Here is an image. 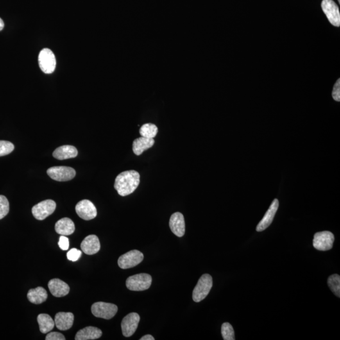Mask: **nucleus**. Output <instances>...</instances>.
Here are the masks:
<instances>
[{
	"label": "nucleus",
	"mask_w": 340,
	"mask_h": 340,
	"mask_svg": "<svg viewBox=\"0 0 340 340\" xmlns=\"http://www.w3.org/2000/svg\"><path fill=\"white\" fill-rule=\"evenodd\" d=\"M140 321L139 315L136 312L127 315L122 319L121 327L125 337H130L136 332Z\"/></svg>",
	"instance_id": "f8f14e48"
},
{
	"label": "nucleus",
	"mask_w": 340,
	"mask_h": 340,
	"mask_svg": "<svg viewBox=\"0 0 340 340\" xmlns=\"http://www.w3.org/2000/svg\"><path fill=\"white\" fill-rule=\"evenodd\" d=\"M48 287L52 295L56 298L66 296L69 292V285L59 278H54L50 280Z\"/></svg>",
	"instance_id": "dca6fc26"
},
{
	"label": "nucleus",
	"mask_w": 340,
	"mask_h": 340,
	"mask_svg": "<svg viewBox=\"0 0 340 340\" xmlns=\"http://www.w3.org/2000/svg\"><path fill=\"white\" fill-rule=\"evenodd\" d=\"M321 8L326 17L328 18L329 22L333 26L339 27L340 26V13L339 7L337 4L333 0H323L321 3Z\"/></svg>",
	"instance_id": "1a4fd4ad"
},
{
	"label": "nucleus",
	"mask_w": 340,
	"mask_h": 340,
	"mask_svg": "<svg viewBox=\"0 0 340 340\" xmlns=\"http://www.w3.org/2000/svg\"><path fill=\"white\" fill-rule=\"evenodd\" d=\"M56 204L53 200H45L34 205L32 209L34 217L38 221L47 218L55 211Z\"/></svg>",
	"instance_id": "0eeeda50"
},
{
	"label": "nucleus",
	"mask_w": 340,
	"mask_h": 340,
	"mask_svg": "<svg viewBox=\"0 0 340 340\" xmlns=\"http://www.w3.org/2000/svg\"><path fill=\"white\" fill-rule=\"evenodd\" d=\"M82 252L76 248H72L67 253L68 259L71 262H76L80 258Z\"/></svg>",
	"instance_id": "c85d7f7f"
},
{
	"label": "nucleus",
	"mask_w": 340,
	"mask_h": 340,
	"mask_svg": "<svg viewBox=\"0 0 340 340\" xmlns=\"http://www.w3.org/2000/svg\"><path fill=\"white\" fill-rule=\"evenodd\" d=\"M53 156L59 160H68V159L74 158L78 155V150L75 147L65 145L59 147L54 151Z\"/></svg>",
	"instance_id": "aec40b11"
},
{
	"label": "nucleus",
	"mask_w": 340,
	"mask_h": 340,
	"mask_svg": "<svg viewBox=\"0 0 340 340\" xmlns=\"http://www.w3.org/2000/svg\"><path fill=\"white\" fill-rule=\"evenodd\" d=\"M10 205L6 197L0 196V219L4 218L8 214Z\"/></svg>",
	"instance_id": "cd10ccee"
},
{
	"label": "nucleus",
	"mask_w": 340,
	"mask_h": 340,
	"mask_svg": "<svg viewBox=\"0 0 340 340\" xmlns=\"http://www.w3.org/2000/svg\"><path fill=\"white\" fill-rule=\"evenodd\" d=\"M335 241L334 235L330 231L318 232L314 235L313 246L319 251H328L333 248Z\"/></svg>",
	"instance_id": "6e6552de"
},
{
	"label": "nucleus",
	"mask_w": 340,
	"mask_h": 340,
	"mask_svg": "<svg viewBox=\"0 0 340 340\" xmlns=\"http://www.w3.org/2000/svg\"><path fill=\"white\" fill-rule=\"evenodd\" d=\"M117 306L111 303L98 302L92 306V314L100 318L112 319L117 314Z\"/></svg>",
	"instance_id": "39448f33"
},
{
	"label": "nucleus",
	"mask_w": 340,
	"mask_h": 340,
	"mask_svg": "<svg viewBox=\"0 0 340 340\" xmlns=\"http://www.w3.org/2000/svg\"><path fill=\"white\" fill-rule=\"evenodd\" d=\"M4 24L3 20L0 18V31L3 30L4 28Z\"/></svg>",
	"instance_id": "72a5a7b5"
},
{
	"label": "nucleus",
	"mask_w": 340,
	"mask_h": 340,
	"mask_svg": "<svg viewBox=\"0 0 340 340\" xmlns=\"http://www.w3.org/2000/svg\"><path fill=\"white\" fill-rule=\"evenodd\" d=\"M221 334L224 340H235V331L232 325L224 323L221 326Z\"/></svg>",
	"instance_id": "a878e982"
},
{
	"label": "nucleus",
	"mask_w": 340,
	"mask_h": 340,
	"mask_svg": "<svg viewBox=\"0 0 340 340\" xmlns=\"http://www.w3.org/2000/svg\"><path fill=\"white\" fill-rule=\"evenodd\" d=\"M328 284L333 293L337 296L338 298H340V276L338 275V274H334V275L329 276Z\"/></svg>",
	"instance_id": "393cba45"
},
{
	"label": "nucleus",
	"mask_w": 340,
	"mask_h": 340,
	"mask_svg": "<svg viewBox=\"0 0 340 340\" xmlns=\"http://www.w3.org/2000/svg\"><path fill=\"white\" fill-rule=\"evenodd\" d=\"M278 206H279V203H278V199H274L272 202L271 205L270 206L269 210H267L266 214H265L264 218L261 220V221L258 223L256 230L258 232H262V231L266 230L269 228V226L273 221L274 217L277 211Z\"/></svg>",
	"instance_id": "ddd939ff"
},
{
	"label": "nucleus",
	"mask_w": 340,
	"mask_h": 340,
	"mask_svg": "<svg viewBox=\"0 0 340 340\" xmlns=\"http://www.w3.org/2000/svg\"><path fill=\"white\" fill-rule=\"evenodd\" d=\"M37 321L39 325L40 332L43 334H46L51 332L55 326L54 321L49 315L40 314L37 316Z\"/></svg>",
	"instance_id": "5701e85b"
},
{
	"label": "nucleus",
	"mask_w": 340,
	"mask_h": 340,
	"mask_svg": "<svg viewBox=\"0 0 340 340\" xmlns=\"http://www.w3.org/2000/svg\"><path fill=\"white\" fill-rule=\"evenodd\" d=\"M59 246L62 249V250H68L69 248V239L66 236H62L60 237V240H59L58 242Z\"/></svg>",
	"instance_id": "7c9ffc66"
},
{
	"label": "nucleus",
	"mask_w": 340,
	"mask_h": 340,
	"mask_svg": "<svg viewBox=\"0 0 340 340\" xmlns=\"http://www.w3.org/2000/svg\"><path fill=\"white\" fill-rule=\"evenodd\" d=\"M332 97L335 101H340V79H338L333 87Z\"/></svg>",
	"instance_id": "c756f323"
},
{
	"label": "nucleus",
	"mask_w": 340,
	"mask_h": 340,
	"mask_svg": "<svg viewBox=\"0 0 340 340\" xmlns=\"http://www.w3.org/2000/svg\"><path fill=\"white\" fill-rule=\"evenodd\" d=\"M47 173L54 180L67 181L74 178L76 171L71 167H54L47 170Z\"/></svg>",
	"instance_id": "9d476101"
},
{
	"label": "nucleus",
	"mask_w": 340,
	"mask_h": 340,
	"mask_svg": "<svg viewBox=\"0 0 340 340\" xmlns=\"http://www.w3.org/2000/svg\"><path fill=\"white\" fill-rule=\"evenodd\" d=\"M55 230L58 234L67 237V236L72 235L74 232L75 226L71 219L65 217L57 222Z\"/></svg>",
	"instance_id": "a211bd4d"
},
{
	"label": "nucleus",
	"mask_w": 340,
	"mask_h": 340,
	"mask_svg": "<svg viewBox=\"0 0 340 340\" xmlns=\"http://www.w3.org/2000/svg\"><path fill=\"white\" fill-rule=\"evenodd\" d=\"M38 65L40 69L45 74H51L56 67V57L51 49L45 48L38 55Z\"/></svg>",
	"instance_id": "20e7f679"
},
{
	"label": "nucleus",
	"mask_w": 340,
	"mask_h": 340,
	"mask_svg": "<svg viewBox=\"0 0 340 340\" xmlns=\"http://www.w3.org/2000/svg\"><path fill=\"white\" fill-rule=\"evenodd\" d=\"M81 250L88 255H94L101 249V243L96 235H89L83 239L81 244Z\"/></svg>",
	"instance_id": "2eb2a0df"
},
{
	"label": "nucleus",
	"mask_w": 340,
	"mask_h": 340,
	"mask_svg": "<svg viewBox=\"0 0 340 340\" xmlns=\"http://www.w3.org/2000/svg\"><path fill=\"white\" fill-rule=\"evenodd\" d=\"M155 140L153 138L140 137L134 140L133 150L136 155H141L144 151L147 150L155 144Z\"/></svg>",
	"instance_id": "412c9836"
},
{
	"label": "nucleus",
	"mask_w": 340,
	"mask_h": 340,
	"mask_svg": "<svg viewBox=\"0 0 340 340\" xmlns=\"http://www.w3.org/2000/svg\"><path fill=\"white\" fill-rule=\"evenodd\" d=\"M102 332L100 329L94 326H88L78 331L75 336L76 340H97L101 338Z\"/></svg>",
	"instance_id": "6ab92c4d"
},
{
	"label": "nucleus",
	"mask_w": 340,
	"mask_h": 340,
	"mask_svg": "<svg viewBox=\"0 0 340 340\" xmlns=\"http://www.w3.org/2000/svg\"><path fill=\"white\" fill-rule=\"evenodd\" d=\"M46 340H65L64 335L58 332H51L48 333L45 337Z\"/></svg>",
	"instance_id": "2f4dec72"
},
{
	"label": "nucleus",
	"mask_w": 340,
	"mask_h": 340,
	"mask_svg": "<svg viewBox=\"0 0 340 340\" xmlns=\"http://www.w3.org/2000/svg\"><path fill=\"white\" fill-rule=\"evenodd\" d=\"M212 276L208 274H204L197 282L193 291L192 298L194 302L199 303L204 300L209 293L212 287Z\"/></svg>",
	"instance_id": "f03ea898"
},
{
	"label": "nucleus",
	"mask_w": 340,
	"mask_h": 340,
	"mask_svg": "<svg viewBox=\"0 0 340 340\" xmlns=\"http://www.w3.org/2000/svg\"><path fill=\"white\" fill-rule=\"evenodd\" d=\"M152 277L147 273H139L129 276L126 280V287L130 291H143L150 287Z\"/></svg>",
	"instance_id": "7ed1b4c3"
},
{
	"label": "nucleus",
	"mask_w": 340,
	"mask_h": 340,
	"mask_svg": "<svg viewBox=\"0 0 340 340\" xmlns=\"http://www.w3.org/2000/svg\"><path fill=\"white\" fill-rule=\"evenodd\" d=\"M143 260V254L135 249L121 256L118 260V265L122 269H128L137 266Z\"/></svg>",
	"instance_id": "423d86ee"
},
{
	"label": "nucleus",
	"mask_w": 340,
	"mask_h": 340,
	"mask_svg": "<svg viewBox=\"0 0 340 340\" xmlns=\"http://www.w3.org/2000/svg\"><path fill=\"white\" fill-rule=\"evenodd\" d=\"M47 297L48 296H47L46 290L41 287L30 289L27 294V298L29 301L35 305H40L44 303L47 300Z\"/></svg>",
	"instance_id": "4be33fe9"
},
{
	"label": "nucleus",
	"mask_w": 340,
	"mask_h": 340,
	"mask_svg": "<svg viewBox=\"0 0 340 340\" xmlns=\"http://www.w3.org/2000/svg\"><path fill=\"white\" fill-rule=\"evenodd\" d=\"M139 183V173L135 170H129L122 172L117 176L114 188L120 196L125 197L133 194Z\"/></svg>",
	"instance_id": "f257e3e1"
},
{
	"label": "nucleus",
	"mask_w": 340,
	"mask_h": 340,
	"mask_svg": "<svg viewBox=\"0 0 340 340\" xmlns=\"http://www.w3.org/2000/svg\"><path fill=\"white\" fill-rule=\"evenodd\" d=\"M158 132L157 126L153 124H145L140 128L139 133L142 137L155 138Z\"/></svg>",
	"instance_id": "b1692460"
},
{
	"label": "nucleus",
	"mask_w": 340,
	"mask_h": 340,
	"mask_svg": "<svg viewBox=\"0 0 340 340\" xmlns=\"http://www.w3.org/2000/svg\"><path fill=\"white\" fill-rule=\"evenodd\" d=\"M14 145L6 140H0V156L9 155L14 150Z\"/></svg>",
	"instance_id": "bb28decb"
},
{
	"label": "nucleus",
	"mask_w": 340,
	"mask_h": 340,
	"mask_svg": "<svg viewBox=\"0 0 340 340\" xmlns=\"http://www.w3.org/2000/svg\"><path fill=\"white\" fill-rule=\"evenodd\" d=\"M170 228L176 237H182L185 233L184 217L180 212H175L171 215L169 222Z\"/></svg>",
	"instance_id": "4468645a"
},
{
	"label": "nucleus",
	"mask_w": 340,
	"mask_h": 340,
	"mask_svg": "<svg viewBox=\"0 0 340 340\" xmlns=\"http://www.w3.org/2000/svg\"><path fill=\"white\" fill-rule=\"evenodd\" d=\"M73 322L74 314L71 312H58L54 319L57 328L61 331L69 330L73 325Z\"/></svg>",
	"instance_id": "f3484780"
},
{
	"label": "nucleus",
	"mask_w": 340,
	"mask_h": 340,
	"mask_svg": "<svg viewBox=\"0 0 340 340\" xmlns=\"http://www.w3.org/2000/svg\"><path fill=\"white\" fill-rule=\"evenodd\" d=\"M76 212L80 218L90 221L96 217L97 210L94 204L88 200H83L76 204Z\"/></svg>",
	"instance_id": "9b49d317"
},
{
	"label": "nucleus",
	"mask_w": 340,
	"mask_h": 340,
	"mask_svg": "<svg viewBox=\"0 0 340 340\" xmlns=\"http://www.w3.org/2000/svg\"><path fill=\"white\" fill-rule=\"evenodd\" d=\"M140 340H155V338H154L151 335H146L145 336L142 337Z\"/></svg>",
	"instance_id": "473e14b6"
},
{
	"label": "nucleus",
	"mask_w": 340,
	"mask_h": 340,
	"mask_svg": "<svg viewBox=\"0 0 340 340\" xmlns=\"http://www.w3.org/2000/svg\"><path fill=\"white\" fill-rule=\"evenodd\" d=\"M338 1H339V3H340V0H338Z\"/></svg>",
	"instance_id": "f704fd0d"
}]
</instances>
